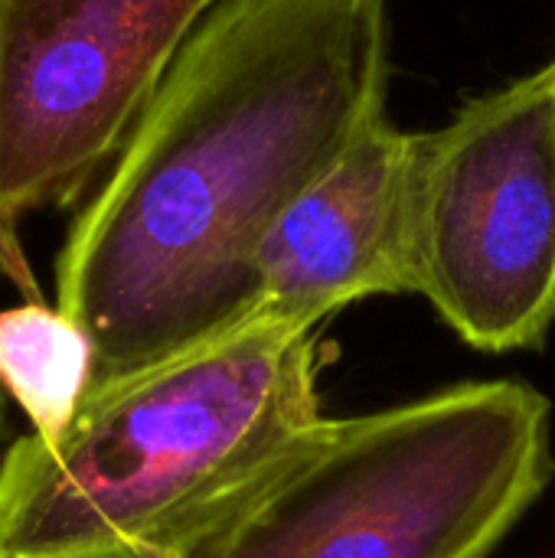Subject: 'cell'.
<instances>
[{
    "instance_id": "cell-1",
    "label": "cell",
    "mask_w": 555,
    "mask_h": 558,
    "mask_svg": "<svg viewBox=\"0 0 555 558\" xmlns=\"http://www.w3.org/2000/svg\"><path fill=\"white\" fill-rule=\"evenodd\" d=\"M386 0H216L56 258L92 383L242 327L268 229L386 118Z\"/></svg>"
},
{
    "instance_id": "cell-2",
    "label": "cell",
    "mask_w": 555,
    "mask_h": 558,
    "mask_svg": "<svg viewBox=\"0 0 555 558\" xmlns=\"http://www.w3.org/2000/svg\"><path fill=\"white\" fill-rule=\"evenodd\" d=\"M317 330L242 324L88 386L0 461L7 558H186L324 428Z\"/></svg>"
},
{
    "instance_id": "cell-3",
    "label": "cell",
    "mask_w": 555,
    "mask_h": 558,
    "mask_svg": "<svg viewBox=\"0 0 555 558\" xmlns=\"http://www.w3.org/2000/svg\"><path fill=\"white\" fill-rule=\"evenodd\" d=\"M553 471V409L540 389L458 383L327 418L186 558H491Z\"/></svg>"
},
{
    "instance_id": "cell-4",
    "label": "cell",
    "mask_w": 555,
    "mask_h": 558,
    "mask_svg": "<svg viewBox=\"0 0 555 558\" xmlns=\"http://www.w3.org/2000/svg\"><path fill=\"white\" fill-rule=\"evenodd\" d=\"M412 294L481 353L543 347L555 324L553 69L422 131Z\"/></svg>"
},
{
    "instance_id": "cell-5",
    "label": "cell",
    "mask_w": 555,
    "mask_h": 558,
    "mask_svg": "<svg viewBox=\"0 0 555 558\" xmlns=\"http://www.w3.org/2000/svg\"><path fill=\"white\" fill-rule=\"evenodd\" d=\"M216 0H0V268L36 298L20 222L124 144Z\"/></svg>"
},
{
    "instance_id": "cell-6",
    "label": "cell",
    "mask_w": 555,
    "mask_h": 558,
    "mask_svg": "<svg viewBox=\"0 0 555 558\" xmlns=\"http://www.w3.org/2000/svg\"><path fill=\"white\" fill-rule=\"evenodd\" d=\"M419 141L386 114L291 199L258 245L245 324L317 330L363 298L412 294Z\"/></svg>"
},
{
    "instance_id": "cell-7",
    "label": "cell",
    "mask_w": 555,
    "mask_h": 558,
    "mask_svg": "<svg viewBox=\"0 0 555 558\" xmlns=\"http://www.w3.org/2000/svg\"><path fill=\"white\" fill-rule=\"evenodd\" d=\"M92 373V343L65 311L36 298L0 307V396L16 402L33 435L49 438L72 422Z\"/></svg>"
},
{
    "instance_id": "cell-8",
    "label": "cell",
    "mask_w": 555,
    "mask_h": 558,
    "mask_svg": "<svg viewBox=\"0 0 555 558\" xmlns=\"http://www.w3.org/2000/svg\"><path fill=\"white\" fill-rule=\"evenodd\" d=\"M550 69H553V82H555V59H553V62H550Z\"/></svg>"
},
{
    "instance_id": "cell-9",
    "label": "cell",
    "mask_w": 555,
    "mask_h": 558,
    "mask_svg": "<svg viewBox=\"0 0 555 558\" xmlns=\"http://www.w3.org/2000/svg\"><path fill=\"white\" fill-rule=\"evenodd\" d=\"M0 558H7V556H3V549H0Z\"/></svg>"
}]
</instances>
